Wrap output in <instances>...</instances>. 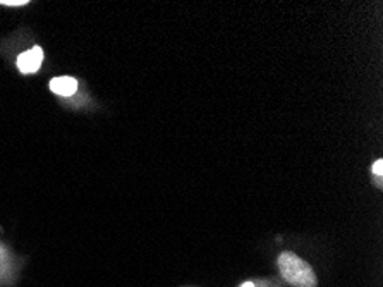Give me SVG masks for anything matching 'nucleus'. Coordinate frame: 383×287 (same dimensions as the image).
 <instances>
[{
  "mask_svg": "<svg viewBox=\"0 0 383 287\" xmlns=\"http://www.w3.org/2000/svg\"><path fill=\"white\" fill-rule=\"evenodd\" d=\"M241 287H255V284H253V282H244V284L243 286H241Z\"/></svg>",
  "mask_w": 383,
  "mask_h": 287,
  "instance_id": "obj_6",
  "label": "nucleus"
},
{
  "mask_svg": "<svg viewBox=\"0 0 383 287\" xmlns=\"http://www.w3.org/2000/svg\"><path fill=\"white\" fill-rule=\"evenodd\" d=\"M278 270L284 281L294 287H316L318 284L313 268L291 251H285L278 256Z\"/></svg>",
  "mask_w": 383,
  "mask_h": 287,
  "instance_id": "obj_1",
  "label": "nucleus"
},
{
  "mask_svg": "<svg viewBox=\"0 0 383 287\" xmlns=\"http://www.w3.org/2000/svg\"><path fill=\"white\" fill-rule=\"evenodd\" d=\"M371 172H373L375 176H382V174H383V160H377V162H375Z\"/></svg>",
  "mask_w": 383,
  "mask_h": 287,
  "instance_id": "obj_5",
  "label": "nucleus"
},
{
  "mask_svg": "<svg viewBox=\"0 0 383 287\" xmlns=\"http://www.w3.org/2000/svg\"><path fill=\"white\" fill-rule=\"evenodd\" d=\"M43 62V50L40 47H33L17 57V67L23 74H33L40 69Z\"/></svg>",
  "mask_w": 383,
  "mask_h": 287,
  "instance_id": "obj_2",
  "label": "nucleus"
},
{
  "mask_svg": "<svg viewBox=\"0 0 383 287\" xmlns=\"http://www.w3.org/2000/svg\"><path fill=\"white\" fill-rule=\"evenodd\" d=\"M28 0H0V6H9V7H21L26 6Z\"/></svg>",
  "mask_w": 383,
  "mask_h": 287,
  "instance_id": "obj_4",
  "label": "nucleus"
},
{
  "mask_svg": "<svg viewBox=\"0 0 383 287\" xmlns=\"http://www.w3.org/2000/svg\"><path fill=\"white\" fill-rule=\"evenodd\" d=\"M50 89L61 96H70L76 93L77 83L74 78H69V76L54 78V80L50 81Z\"/></svg>",
  "mask_w": 383,
  "mask_h": 287,
  "instance_id": "obj_3",
  "label": "nucleus"
}]
</instances>
